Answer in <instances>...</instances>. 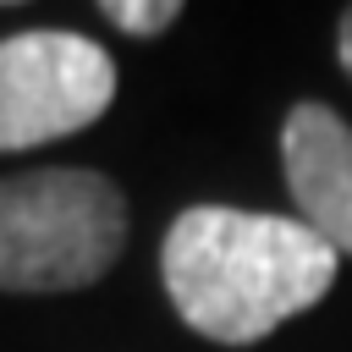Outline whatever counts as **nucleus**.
<instances>
[{"mask_svg": "<svg viewBox=\"0 0 352 352\" xmlns=\"http://www.w3.org/2000/svg\"><path fill=\"white\" fill-rule=\"evenodd\" d=\"M336 248L292 214L192 204L160 242V275L187 330L248 346L314 308L336 280Z\"/></svg>", "mask_w": 352, "mask_h": 352, "instance_id": "1", "label": "nucleus"}, {"mask_svg": "<svg viewBox=\"0 0 352 352\" xmlns=\"http://www.w3.org/2000/svg\"><path fill=\"white\" fill-rule=\"evenodd\" d=\"M336 55H341V66H346V77H352V6L341 11V28H336Z\"/></svg>", "mask_w": 352, "mask_h": 352, "instance_id": "6", "label": "nucleus"}, {"mask_svg": "<svg viewBox=\"0 0 352 352\" xmlns=\"http://www.w3.org/2000/svg\"><path fill=\"white\" fill-rule=\"evenodd\" d=\"M126 242V198L110 176L50 165L0 182V292L94 286Z\"/></svg>", "mask_w": 352, "mask_h": 352, "instance_id": "2", "label": "nucleus"}, {"mask_svg": "<svg viewBox=\"0 0 352 352\" xmlns=\"http://www.w3.org/2000/svg\"><path fill=\"white\" fill-rule=\"evenodd\" d=\"M99 16L116 22V28L132 33V38H154V33H165V28L182 16V6H176V0H104Z\"/></svg>", "mask_w": 352, "mask_h": 352, "instance_id": "5", "label": "nucleus"}, {"mask_svg": "<svg viewBox=\"0 0 352 352\" xmlns=\"http://www.w3.org/2000/svg\"><path fill=\"white\" fill-rule=\"evenodd\" d=\"M116 99V60L66 28L0 38V154L72 138Z\"/></svg>", "mask_w": 352, "mask_h": 352, "instance_id": "3", "label": "nucleus"}, {"mask_svg": "<svg viewBox=\"0 0 352 352\" xmlns=\"http://www.w3.org/2000/svg\"><path fill=\"white\" fill-rule=\"evenodd\" d=\"M280 165L308 231L352 253V126L330 104H292L280 126Z\"/></svg>", "mask_w": 352, "mask_h": 352, "instance_id": "4", "label": "nucleus"}]
</instances>
